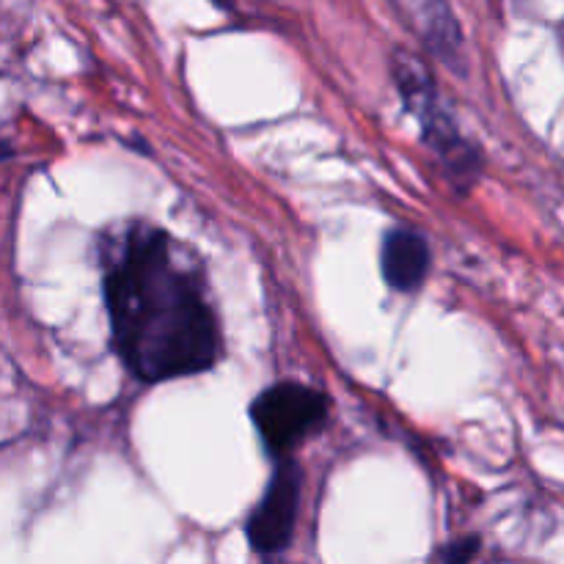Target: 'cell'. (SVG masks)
<instances>
[{
    "mask_svg": "<svg viewBox=\"0 0 564 564\" xmlns=\"http://www.w3.org/2000/svg\"><path fill=\"white\" fill-rule=\"evenodd\" d=\"M402 25L452 72H463V28L449 0H389Z\"/></svg>",
    "mask_w": 564,
    "mask_h": 564,
    "instance_id": "cell-5",
    "label": "cell"
},
{
    "mask_svg": "<svg viewBox=\"0 0 564 564\" xmlns=\"http://www.w3.org/2000/svg\"><path fill=\"white\" fill-rule=\"evenodd\" d=\"M433 268L427 237L413 226H391L380 240V275L394 292L411 295L422 290Z\"/></svg>",
    "mask_w": 564,
    "mask_h": 564,
    "instance_id": "cell-6",
    "label": "cell"
},
{
    "mask_svg": "<svg viewBox=\"0 0 564 564\" xmlns=\"http://www.w3.org/2000/svg\"><path fill=\"white\" fill-rule=\"evenodd\" d=\"M328 394L297 380L268 386L251 402V422L264 452L273 460H286L295 455V449H301L328 424Z\"/></svg>",
    "mask_w": 564,
    "mask_h": 564,
    "instance_id": "cell-3",
    "label": "cell"
},
{
    "mask_svg": "<svg viewBox=\"0 0 564 564\" xmlns=\"http://www.w3.org/2000/svg\"><path fill=\"white\" fill-rule=\"evenodd\" d=\"M560 42H562V47H564V22L560 25Z\"/></svg>",
    "mask_w": 564,
    "mask_h": 564,
    "instance_id": "cell-8",
    "label": "cell"
},
{
    "mask_svg": "<svg viewBox=\"0 0 564 564\" xmlns=\"http://www.w3.org/2000/svg\"><path fill=\"white\" fill-rule=\"evenodd\" d=\"M110 345L141 383L209 372L224 356L202 264L165 229L127 224L99 237Z\"/></svg>",
    "mask_w": 564,
    "mask_h": 564,
    "instance_id": "cell-1",
    "label": "cell"
},
{
    "mask_svg": "<svg viewBox=\"0 0 564 564\" xmlns=\"http://www.w3.org/2000/svg\"><path fill=\"white\" fill-rule=\"evenodd\" d=\"M391 75L405 108L419 119V135L424 147L435 154V160L444 165V174L460 191L471 187L482 176L485 158L477 143L468 141L466 132L460 130L427 64L408 50H397L391 58Z\"/></svg>",
    "mask_w": 564,
    "mask_h": 564,
    "instance_id": "cell-2",
    "label": "cell"
},
{
    "mask_svg": "<svg viewBox=\"0 0 564 564\" xmlns=\"http://www.w3.org/2000/svg\"><path fill=\"white\" fill-rule=\"evenodd\" d=\"M303 499V468L292 457L279 460L262 499L246 521V540L257 554H284L295 538Z\"/></svg>",
    "mask_w": 564,
    "mask_h": 564,
    "instance_id": "cell-4",
    "label": "cell"
},
{
    "mask_svg": "<svg viewBox=\"0 0 564 564\" xmlns=\"http://www.w3.org/2000/svg\"><path fill=\"white\" fill-rule=\"evenodd\" d=\"M477 554H479V538L468 534V538H457V540H452V543H446L444 549H441L438 554H435V560L460 564V562L474 560V556H477Z\"/></svg>",
    "mask_w": 564,
    "mask_h": 564,
    "instance_id": "cell-7",
    "label": "cell"
}]
</instances>
